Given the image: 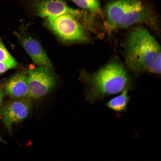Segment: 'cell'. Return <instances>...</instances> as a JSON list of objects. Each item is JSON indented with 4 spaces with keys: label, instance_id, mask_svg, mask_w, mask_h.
I'll list each match as a JSON object with an SVG mask.
<instances>
[{
    "label": "cell",
    "instance_id": "obj_7",
    "mask_svg": "<svg viewBox=\"0 0 161 161\" xmlns=\"http://www.w3.org/2000/svg\"><path fill=\"white\" fill-rule=\"evenodd\" d=\"M30 98L13 99L5 103L0 109L1 119L6 128L11 132L12 124L27 118L31 110Z\"/></svg>",
    "mask_w": 161,
    "mask_h": 161
},
{
    "label": "cell",
    "instance_id": "obj_9",
    "mask_svg": "<svg viewBox=\"0 0 161 161\" xmlns=\"http://www.w3.org/2000/svg\"><path fill=\"white\" fill-rule=\"evenodd\" d=\"M4 93L13 99L28 97L27 72L21 71L16 73L5 83Z\"/></svg>",
    "mask_w": 161,
    "mask_h": 161
},
{
    "label": "cell",
    "instance_id": "obj_3",
    "mask_svg": "<svg viewBox=\"0 0 161 161\" xmlns=\"http://www.w3.org/2000/svg\"><path fill=\"white\" fill-rule=\"evenodd\" d=\"M107 21L112 29L125 28L136 24H144L158 30L157 18L151 8L139 0H114L105 8Z\"/></svg>",
    "mask_w": 161,
    "mask_h": 161
},
{
    "label": "cell",
    "instance_id": "obj_8",
    "mask_svg": "<svg viewBox=\"0 0 161 161\" xmlns=\"http://www.w3.org/2000/svg\"><path fill=\"white\" fill-rule=\"evenodd\" d=\"M19 42L35 64L52 69L51 61L40 42L22 28L14 32Z\"/></svg>",
    "mask_w": 161,
    "mask_h": 161
},
{
    "label": "cell",
    "instance_id": "obj_4",
    "mask_svg": "<svg viewBox=\"0 0 161 161\" xmlns=\"http://www.w3.org/2000/svg\"><path fill=\"white\" fill-rule=\"evenodd\" d=\"M46 18L47 26L63 41L72 42L89 41L82 24L72 15L64 14Z\"/></svg>",
    "mask_w": 161,
    "mask_h": 161
},
{
    "label": "cell",
    "instance_id": "obj_6",
    "mask_svg": "<svg viewBox=\"0 0 161 161\" xmlns=\"http://www.w3.org/2000/svg\"><path fill=\"white\" fill-rule=\"evenodd\" d=\"M28 97L38 98L51 92L56 86L57 78L52 69L38 66L27 71Z\"/></svg>",
    "mask_w": 161,
    "mask_h": 161
},
{
    "label": "cell",
    "instance_id": "obj_1",
    "mask_svg": "<svg viewBox=\"0 0 161 161\" xmlns=\"http://www.w3.org/2000/svg\"><path fill=\"white\" fill-rule=\"evenodd\" d=\"M124 47L125 62L131 70L160 73V47L146 29L137 27L131 30L126 37Z\"/></svg>",
    "mask_w": 161,
    "mask_h": 161
},
{
    "label": "cell",
    "instance_id": "obj_14",
    "mask_svg": "<svg viewBox=\"0 0 161 161\" xmlns=\"http://www.w3.org/2000/svg\"><path fill=\"white\" fill-rule=\"evenodd\" d=\"M4 92L2 86H0V109L1 106V103L4 95Z\"/></svg>",
    "mask_w": 161,
    "mask_h": 161
},
{
    "label": "cell",
    "instance_id": "obj_11",
    "mask_svg": "<svg viewBox=\"0 0 161 161\" xmlns=\"http://www.w3.org/2000/svg\"><path fill=\"white\" fill-rule=\"evenodd\" d=\"M80 7L87 10L93 14L101 13L99 0H69Z\"/></svg>",
    "mask_w": 161,
    "mask_h": 161
},
{
    "label": "cell",
    "instance_id": "obj_12",
    "mask_svg": "<svg viewBox=\"0 0 161 161\" xmlns=\"http://www.w3.org/2000/svg\"><path fill=\"white\" fill-rule=\"evenodd\" d=\"M0 62L11 65L15 68L18 66V64L6 48L0 38Z\"/></svg>",
    "mask_w": 161,
    "mask_h": 161
},
{
    "label": "cell",
    "instance_id": "obj_10",
    "mask_svg": "<svg viewBox=\"0 0 161 161\" xmlns=\"http://www.w3.org/2000/svg\"><path fill=\"white\" fill-rule=\"evenodd\" d=\"M128 89H126L120 95L109 100L105 105L113 111L122 113L126 111L130 97L128 95Z\"/></svg>",
    "mask_w": 161,
    "mask_h": 161
},
{
    "label": "cell",
    "instance_id": "obj_2",
    "mask_svg": "<svg viewBox=\"0 0 161 161\" xmlns=\"http://www.w3.org/2000/svg\"><path fill=\"white\" fill-rule=\"evenodd\" d=\"M80 79L88 86L87 99L91 103L128 89L130 81L124 66L115 59L94 73L82 72Z\"/></svg>",
    "mask_w": 161,
    "mask_h": 161
},
{
    "label": "cell",
    "instance_id": "obj_13",
    "mask_svg": "<svg viewBox=\"0 0 161 161\" xmlns=\"http://www.w3.org/2000/svg\"><path fill=\"white\" fill-rule=\"evenodd\" d=\"M14 68L11 65L0 62V74L5 72L10 69Z\"/></svg>",
    "mask_w": 161,
    "mask_h": 161
},
{
    "label": "cell",
    "instance_id": "obj_15",
    "mask_svg": "<svg viewBox=\"0 0 161 161\" xmlns=\"http://www.w3.org/2000/svg\"><path fill=\"white\" fill-rule=\"evenodd\" d=\"M0 142H1L3 143L6 144V142L1 137L0 135Z\"/></svg>",
    "mask_w": 161,
    "mask_h": 161
},
{
    "label": "cell",
    "instance_id": "obj_5",
    "mask_svg": "<svg viewBox=\"0 0 161 161\" xmlns=\"http://www.w3.org/2000/svg\"><path fill=\"white\" fill-rule=\"evenodd\" d=\"M29 6L35 15L42 18L67 14L85 24L90 17L88 12L71 8L63 0H30Z\"/></svg>",
    "mask_w": 161,
    "mask_h": 161
}]
</instances>
